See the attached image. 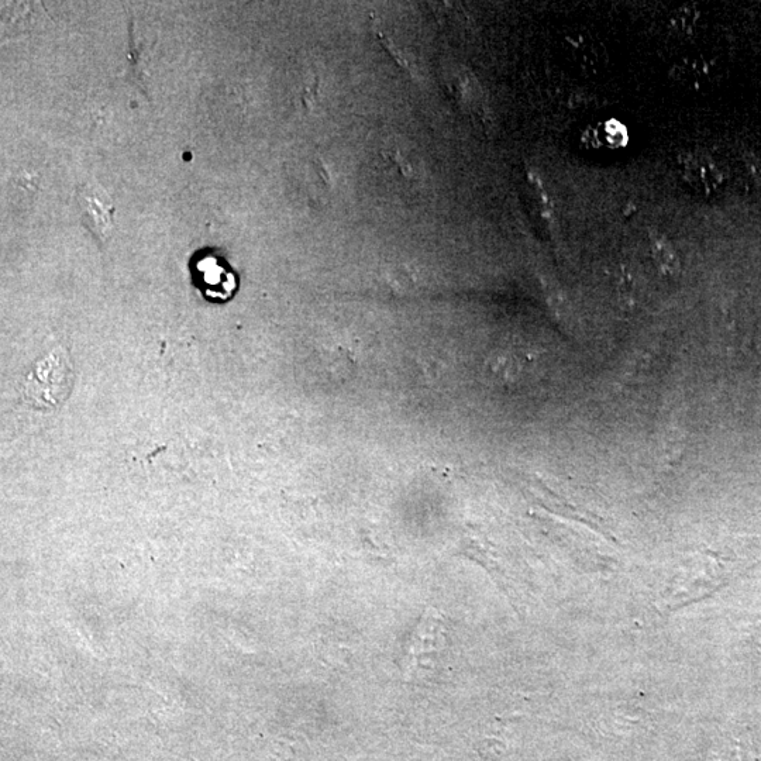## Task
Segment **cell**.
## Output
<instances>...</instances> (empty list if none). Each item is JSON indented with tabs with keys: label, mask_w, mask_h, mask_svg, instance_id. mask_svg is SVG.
Returning a JSON list of instances; mask_svg holds the SVG:
<instances>
[{
	"label": "cell",
	"mask_w": 761,
	"mask_h": 761,
	"mask_svg": "<svg viewBox=\"0 0 761 761\" xmlns=\"http://www.w3.org/2000/svg\"><path fill=\"white\" fill-rule=\"evenodd\" d=\"M75 371L70 353L57 347L33 365L24 377L22 397L36 411H53L71 397Z\"/></svg>",
	"instance_id": "obj_1"
},
{
	"label": "cell",
	"mask_w": 761,
	"mask_h": 761,
	"mask_svg": "<svg viewBox=\"0 0 761 761\" xmlns=\"http://www.w3.org/2000/svg\"><path fill=\"white\" fill-rule=\"evenodd\" d=\"M680 171L685 184L701 196L715 194L723 185V174L718 163L699 151H690L681 158Z\"/></svg>",
	"instance_id": "obj_2"
},
{
	"label": "cell",
	"mask_w": 761,
	"mask_h": 761,
	"mask_svg": "<svg viewBox=\"0 0 761 761\" xmlns=\"http://www.w3.org/2000/svg\"><path fill=\"white\" fill-rule=\"evenodd\" d=\"M78 202L84 225L94 233L96 239L105 240L112 227V216L115 212L109 196L102 189L82 187L78 189Z\"/></svg>",
	"instance_id": "obj_3"
},
{
	"label": "cell",
	"mask_w": 761,
	"mask_h": 761,
	"mask_svg": "<svg viewBox=\"0 0 761 761\" xmlns=\"http://www.w3.org/2000/svg\"><path fill=\"white\" fill-rule=\"evenodd\" d=\"M574 61L584 74L595 75L604 70L609 63V54L605 44L599 40L590 30L584 29L575 32L574 36L568 37Z\"/></svg>",
	"instance_id": "obj_4"
},
{
	"label": "cell",
	"mask_w": 761,
	"mask_h": 761,
	"mask_svg": "<svg viewBox=\"0 0 761 761\" xmlns=\"http://www.w3.org/2000/svg\"><path fill=\"white\" fill-rule=\"evenodd\" d=\"M670 77L684 88L699 92L714 84L715 63L702 55H687L673 65Z\"/></svg>",
	"instance_id": "obj_5"
},
{
	"label": "cell",
	"mask_w": 761,
	"mask_h": 761,
	"mask_svg": "<svg viewBox=\"0 0 761 761\" xmlns=\"http://www.w3.org/2000/svg\"><path fill=\"white\" fill-rule=\"evenodd\" d=\"M650 246H652L653 257L664 274L674 275L680 271V261H678L676 250L673 244L666 236L659 232H650Z\"/></svg>",
	"instance_id": "obj_6"
},
{
	"label": "cell",
	"mask_w": 761,
	"mask_h": 761,
	"mask_svg": "<svg viewBox=\"0 0 761 761\" xmlns=\"http://www.w3.org/2000/svg\"><path fill=\"white\" fill-rule=\"evenodd\" d=\"M699 22V10L695 6L683 5L668 16V27L678 36H690Z\"/></svg>",
	"instance_id": "obj_7"
},
{
	"label": "cell",
	"mask_w": 761,
	"mask_h": 761,
	"mask_svg": "<svg viewBox=\"0 0 761 761\" xmlns=\"http://www.w3.org/2000/svg\"><path fill=\"white\" fill-rule=\"evenodd\" d=\"M747 167H749L750 174H752V177L754 178V182H756L757 188L761 191V163L757 158H749L747 160Z\"/></svg>",
	"instance_id": "obj_8"
}]
</instances>
